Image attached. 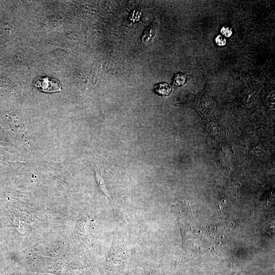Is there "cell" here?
Segmentation results:
<instances>
[{
    "mask_svg": "<svg viewBox=\"0 0 275 275\" xmlns=\"http://www.w3.org/2000/svg\"><path fill=\"white\" fill-rule=\"evenodd\" d=\"M186 77L183 73H179L176 75L174 80V84L176 86H181L186 82Z\"/></svg>",
    "mask_w": 275,
    "mask_h": 275,
    "instance_id": "cell-5",
    "label": "cell"
},
{
    "mask_svg": "<svg viewBox=\"0 0 275 275\" xmlns=\"http://www.w3.org/2000/svg\"><path fill=\"white\" fill-rule=\"evenodd\" d=\"M97 179L98 183L99 184V187L102 190V191L104 194L105 196L109 199L111 203H112L111 199L112 197L111 196V193L109 186H108L107 184L105 182V178L103 177L101 173L97 172Z\"/></svg>",
    "mask_w": 275,
    "mask_h": 275,
    "instance_id": "cell-3",
    "label": "cell"
},
{
    "mask_svg": "<svg viewBox=\"0 0 275 275\" xmlns=\"http://www.w3.org/2000/svg\"><path fill=\"white\" fill-rule=\"evenodd\" d=\"M158 27H159V22L155 19L151 26L144 31L141 37L144 45L147 46L152 43L157 34Z\"/></svg>",
    "mask_w": 275,
    "mask_h": 275,
    "instance_id": "cell-2",
    "label": "cell"
},
{
    "mask_svg": "<svg viewBox=\"0 0 275 275\" xmlns=\"http://www.w3.org/2000/svg\"><path fill=\"white\" fill-rule=\"evenodd\" d=\"M216 42L219 46H224L226 44V40L221 35H218L216 37Z\"/></svg>",
    "mask_w": 275,
    "mask_h": 275,
    "instance_id": "cell-6",
    "label": "cell"
},
{
    "mask_svg": "<svg viewBox=\"0 0 275 275\" xmlns=\"http://www.w3.org/2000/svg\"><path fill=\"white\" fill-rule=\"evenodd\" d=\"M34 86L45 92H55L61 91L60 82L57 79L49 77H42L37 79Z\"/></svg>",
    "mask_w": 275,
    "mask_h": 275,
    "instance_id": "cell-1",
    "label": "cell"
},
{
    "mask_svg": "<svg viewBox=\"0 0 275 275\" xmlns=\"http://www.w3.org/2000/svg\"><path fill=\"white\" fill-rule=\"evenodd\" d=\"M157 88L155 89L156 91L160 94L163 95V96H167V95L170 94L172 90L171 86L166 83L160 84L158 86L157 85Z\"/></svg>",
    "mask_w": 275,
    "mask_h": 275,
    "instance_id": "cell-4",
    "label": "cell"
},
{
    "mask_svg": "<svg viewBox=\"0 0 275 275\" xmlns=\"http://www.w3.org/2000/svg\"><path fill=\"white\" fill-rule=\"evenodd\" d=\"M221 33L227 37H229L232 34V32L231 29L229 28L223 27L221 30Z\"/></svg>",
    "mask_w": 275,
    "mask_h": 275,
    "instance_id": "cell-7",
    "label": "cell"
}]
</instances>
